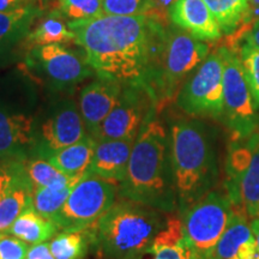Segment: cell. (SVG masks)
Returning a JSON list of instances; mask_svg holds the SVG:
<instances>
[{
	"mask_svg": "<svg viewBox=\"0 0 259 259\" xmlns=\"http://www.w3.org/2000/svg\"><path fill=\"white\" fill-rule=\"evenodd\" d=\"M67 23L74 34V44L82 48L97 77L142 88L150 95L167 29L156 14L101 15Z\"/></svg>",
	"mask_w": 259,
	"mask_h": 259,
	"instance_id": "1",
	"label": "cell"
},
{
	"mask_svg": "<svg viewBox=\"0 0 259 259\" xmlns=\"http://www.w3.org/2000/svg\"><path fill=\"white\" fill-rule=\"evenodd\" d=\"M118 196L166 213L178 212L169 131L157 113L145 122L136 138Z\"/></svg>",
	"mask_w": 259,
	"mask_h": 259,
	"instance_id": "2",
	"label": "cell"
},
{
	"mask_svg": "<svg viewBox=\"0 0 259 259\" xmlns=\"http://www.w3.org/2000/svg\"><path fill=\"white\" fill-rule=\"evenodd\" d=\"M168 131L178 213L183 215L218 184L220 168L216 132L196 118L177 119Z\"/></svg>",
	"mask_w": 259,
	"mask_h": 259,
	"instance_id": "3",
	"label": "cell"
},
{
	"mask_svg": "<svg viewBox=\"0 0 259 259\" xmlns=\"http://www.w3.org/2000/svg\"><path fill=\"white\" fill-rule=\"evenodd\" d=\"M168 213L120 198L87 229L105 259H136L166 226Z\"/></svg>",
	"mask_w": 259,
	"mask_h": 259,
	"instance_id": "4",
	"label": "cell"
},
{
	"mask_svg": "<svg viewBox=\"0 0 259 259\" xmlns=\"http://www.w3.org/2000/svg\"><path fill=\"white\" fill-rule=\"evenodd\" d=\"M210 54V46L177 25L166 29L150 95L157 112L176 99L185 80Z\"/></svg>",
	"mask_w": 259,
	"mask_h": 259,
	"instance_id": "5",
	"label": "cell"
},
{
	"mask_svg": "<svg viewBox=\"0 0 259 259\" xmlns=\"http://www.w3.org/2000/svg\"><path fill=\"white\" fill-rule=\"evenodd\" d=\"M223 189L233 209L246 218L259 216V132L229 139L225 160Z\"/></svg>",
	"mask_w": 259,
	"mask_h": 259,
	"instance_id": "6",
	"label": "cell"
},
{
	"mask_svg": "<svg viewBox=\"0 0 259 259\" xmlns=\"http://www.w3.org/2000/svg\"><path fill=\"white\" fill-rule=\"evenodd\" d=\"M28 73L53 92L72 90L83 80L96 76L84 53L61 44L29 48L24 57Z\"/></svg>",
	"mask_w": 259,
	"mask_h": 259,
	"instance_id": "7",
	"label": "cell"
},
{
	"mask_svg": "<svg viewBox=\"0 0 259 259\" xmlns=\"http://www.w3.org/2000/svg\"><path fill=\"white\" fill-rule=\"evenodd\" d=\"M223 114L222 122L231 139L250 137L257 132V106L235 48L222 46Z\"/></svg>",
	"mask_w": 259,
	"mask_h": 259,
	"instance_id": "8",
	"label": "cell"
},
{
	"mask_svg": "<svg viewBox=\"0 0 259 259\" xmlns=\"http://www.w3.org/2000/svg\"><path fill=\"white\" fill-rule=\"evenodd\" d=\"M177 106L192 118L222 120L223 54L221 47L210 52L205 60L181 85Z\"/></svg>",
	"mask_w": 259,
	"mask_h": 259,
	"instance_id": "9",
	"label": "cell"
},
{
	"mask_svg": "<svg viewBox=\"0 0 259 259\" xmlns=\"http://www.w3.org/2000/svg\"><path fill=\"white\" fill-rule=\"evenodd\" d=\"M116 194L115 183L85 173L71 191L53 221L59 231L88 229L115 203Z\"/></svg>",
	"mask_w": 259,
	"mask_h": 259,
	"instance_id": "10",
	"label": "cell"
},
{
	"mask_svg": "<svg viewBox=\"0 0 259 259\" xmlns=\"http://www.w3.org/2000/svg\"><path fill=\"white\" fill-rule=\"evenodd\" d=\"M234 212L226 192L212 190L183 213L184 232L194 250L206 259H213L218 242Z\"/></svg>",
	"mask_w": 259,
	"mask_h": 259,
	"instance_id": "11",
	"label": "cell"
},
{
	"mask_svg": "<svg viewBox=\"0 0 259 259\" xmlns=\"http://www.w3.org/2000/svg\"><path fill=\"white\" fill-rule=\"evenodd\" d=\"M88 135L79 107L71 99L53 102L45 112L42 121L35 124V143L31 156L69 147Z\"/></svg>",
	"mask_w": 259,
	"mask_h": 259,
	"instance_id": "12",
	"label": "cell"
},
{
	"mask_svg": "<svg viewBox=\"0 0 259 259\" xmlns=\"http://www.w3.org/2000/svg\"><path fill=\"white\" fill-rule=\"evenodd\" d=\"M157 108L151 96L137 87H124L121 96L112 112L100 126L95 139H132L136 141L149 119Z\"/></svg>",
	"mask_w": 259,
	"mask_h": 259,
	"instance_id": "13",
	"label": "cell"
},
{
	"mask_svg": "<svg viewBox=\"0 0 259 259\" xmlns=\"http://www.w3.org/2000/svg\"><path fill=\"white\" fill-rule=\"evenodd\" d=\"M34 116L0 107V163L24 162L35 143Z\"/></svg>",
	"mask_w": 259,
	"mask_h": 259,
	"instance_id": "14",
	"label": "cell"
},
{
	"mask_svg": "<svg viewBox=\"0 0 259 259\" xmlns=\"http://www.w3.org/2000/svg\"><path fill=\"white\" fill-rule=\"evenodd\" d=\"M124 85L115 80L97 77L82 89L79 95V111L87 132L96 137L100 126L120 99Z\"/></svg>",
	"mask_w": 259,
	"mask_h": 259,
	"instance_id": "15",
	"label": "cell"
},
{
	"mask_svg": "<svg viewBox=\"0 0 259 259\" xmlns=\"http://www.w3.org/2000/svg\"><path fill=\"white\" fill-rule=\"evenodd\" d=\"M170 22L200 41H218L223 32L204 0H174L168 9Z\"/></svg>",
	"mask_w": 259,
	"mask_h": 259,
	"instance_id": "16",
	"label": "cell"
},
{
	"mask_svg": "<svg viewBox=\"0 0 259 259\" xmlns=\"http://www.w3.org/2000/svg\"><path fill=\"white\" fill-rule=\"evenodd\" d=\"M44 11L37 5L0 11V65L16 57L19 48H24L28 35Z\"/></svg>",
	"mask_w": 259,
	"mask_h": 259,
	"instance_id": "17",
	"label": "cell"
},
{
	"mask_svg": "<svg viewBox=\"0 0 259 259\" xmlns=\"http://www.w3.org/2000/svg\"><path fill=\"white\" fill-rule=\"evenodd\" d=\"M136 259H206L187 240L179 213H168L166 226Z\"/></svg>",
	"mask_w": 259,
	"mask_h": 259,
	"instance_id": "18",
	"label": "cell"
},
{
	"mask_svg": "<svg viewBox=\"0 0 259 259\" xmlns=\"http://www.w3.org/2000/svg\"><path fill=\"white\" fill-rule=\"evenodd\" d=\"M135 141L105 139L97 142L93 160L87 173L120 184L126 176Z\"/></svg>",
	"mask_w": 259,
	"mask_h": 259,
	"instance_id": "19",
	"label": "cell"
},
{
	"mask_svg": "<svg viewBox=\"0 0 259 259\" xmlns=\"http://www.w3.org/2000/svg\"><path fill=\"white\" fill-rule=\"evenodd\" d=\"M257 251L248 218L234 210L231 222L216 245L213 259H253Z\"/></svg>",
	"mask_w": 259,
	"mask_h": 259,
	"instance_id": "20",
	"label": "cell"
},
{
	"mask_svg": "<svg viewBox=\"0 0 259 259\" xmlns=\"http://www.w3.org/2000/svg\"><path fill=\"white\" fill-rule=\"evenodd\" d=\"M96 145V139L87 135L77 143L50 151L38 157L47 160L52 166L66 176L83 177L88 171Z\"/></svg>",
	"mask_w": 259,
	"mask_h": 259,
	"instance_id": "21",
	"label": "cell"
},
{
	"mask_svg": "<svg viewBox=\"0 0 259 259\" xmlns=\"http://www.w3.org/2000/svg\"><path fill=\"white\" fill-rule=\"evenodd\" d=\"M31 206L32 187L25 176L24 167L22 164L21 170L12 186L0 199V233L8 231L12 223Z\"/></svg>",
	"mask_w": 259,
	"mask_h": 259,
	"instance_id": "22",
	"label": "cell"
},
{
	"mask_svg": "<svg viewBox=\"0 0 259 259\" xmlns=\"http://www.w3.org/2000/svg\"><path fill=\"white\" fill-rule=\"evenodd\" d=\"M58 232L59 228L56 222L41 216L31 206L25 210L5 233L21 239L29 245H36L51 240Z\"/></svg>",
	"mask_w": 259,
	"mask_h": 259,
	"instance_id": "23",
	"label": "cell"
},
{
	"mask_svg": "<svg viewBox=\"0 0 259 259\" xmlns=\"http://www.w3.org/2000/svg\"><path fill=\"white\" fill-rule=\"evenodd\" d=\"M74 42V34L69 27L66 18L56 9L38 22L28 35L25 46L31 48L52 44H70Z\"/></svg>",
	"mask_w": 259,
	"mask_h": 259,
	"instance_id": "24",
	"label": "cell"
},
{
	"mask_svg": "<svg viewBox=\"0 0 259 259\" xmlns=\"http://www.w3.org/2000/svg\"><path fill=\"white\" fill-rule=\"evenodd\" d=\"M24 173L32 187V192L40 187L65 189L76 185L83 177H71L61 173L45 158L31 156L23 163Z\"/></svg>",
	"mask_w": 259,
	"mask_h": 259,
	"instance_id": "25",
	"label": "cell"
},
{
	"mask_svg": "<svg viewBox=\"0 0 259 259\" xmlns=\"http://www.w3.org/2000/svg\"><path fill=\"white\" fill-rule=\"evenodd\" d=\"M218 19L223 35L233 36L248 17L251 0H204Z\"/></svg>",
	"mask_w": 259,
	"mask_h": 259,
	"instance_id": "26",
	"label": "cell"
},
{
	"mask_svg": "<svg viewBox=\"0 0 259 259\" xmlns=\"http://www.w3.org/2000/svg\"><path fill=\"white\" fill-rule=\"evenodd\" d=\"M90 244L87 229H65L51 239L50 248L56 259H82Z\"/></svg>",
	"mask_w": 259,
	"mask_h": 259,
	"instance_id": "27",
	"label": "cell"
},
{
	"mask_svg": "<svg viewBox=\"0 0 259 259\" xmlns=\"http://www.w3.org/2000/svg\"><path fill=\"white\" fill-rule=\"evenodd\" d=\"M238 56L255 106L259 108V46L244 34Z\"/></svg>",
	"mask_w": 259,
	"mask_h": 259,
	"instance_id": "28",
	"label": "cell"
},
{
	"mask_svg": "<svg viewBox=\"0 0 259 259\" xmlns=\"http://www.w3.org/2000/svg\"><path fill=\"white\" fill-rule=\"evenodd\" d=\"M74 186L65 187V189H54V187L36 189L32 192V208L41 216L53 221L54 216L66 202Z\"/></svg>",
	"mask_w": 259,
	"mask_h": 259,
	"instance_id": "29",
	"label": "cell"
},
{
	"mask_svg": "<svg viewBox=\"0 0 259 259\" xmlns=\"http://www.w3.org/2000/svg\"><path fill=\"white\" fill-rule=\"evenodd\" d=\"M58 10L67 22H83L103 15L102 0H58Z\"/></svg>",
	"mask_w": 259,
	"mask_h": 259,
	"instance_id": "30",
	"label": "cell"
},
{
	"mask_svg": "<svg viewBox=\"0 0 259 259\" xmlns=\"http://www.w3.org/2000/svg\"><path fill=\"white\" fill-rule=\"evenodd\" d=\"M155 0H102L103 15L137 16L155 14Z\"/></svg>",
	"mask_w": 259,
	"mask_h": 259,
	"instance_id": "31",
	"label": "cell"
},
{
	"mask_svg": "<svg viewBox=\"0 0 259 259\" xmlns=\"http://www.w3.org/2000/svg\"><path fill=\"white\" fill-rule=\"evenodd\" d=\"M29 244L6 233H0V259H24Z\"/></svg>",
	"mask_w": 259,
	"mask_h": 259,
	"instance_id": "32",
	"label": "cell"
},
{
	"mask_svg": "<svg viewBox=\"0 0 259 259\" xmlns=\"http://www.w3.org/2000/svg\"><path fill=\"white\" fill-rule=\"evenodd\" d=\"M23 162L16 163H0V199L5 196L6 192L12 186Z\"/></svg>",
	"mask_w": 259,
	"mask_h": 259,
	"instance_id": "33",
	"label": "cell"
},
{
	"mask_svg": "<svg viewBox=\"0 0 259 259\" xmlns=\"http://www.w3.org/2000/svg\"><path fill=\"white\" fill-rule=\"evenodd\" d=\"M24 259H56L52 254L50 244L48 242H41V244L31 245L29 247L28 253Z\"/></svg>",
	"mask_w": 259,
	"mask_h": 259,
	"instance_id": "34",
	"label": "cell"
},
{
	"mask_svg": "<svg viewBox=\"0 0 259 259\" xmlns=\"http://www.w3.org/2000/svg\"><path fill=\"white\" fill-rule=\"evenodd\" d=\"M37 0H0V11H14L29 5H36Z\"/></svg>",
	"mask_w": 259,
	"mask_h": 259,
	"instance_id": "35",
	"label": "cell"
},
{
	"mask_svg": "<svg viewBox=\"0 0 259 259\" xmlns=\"http://www.w3.org/2000/svg\"><path fill=\"white\" fill-rule=\"evenodd\" d=\"M245 35L250 38L251 41H253L257 46H259V18L254 19L253 23L250 25L247 31L245 32Z\"/></svg>",
	"mask_w": 259,
	"mask_h": 259,
	"instance_id": "36",
	"label": "cell"
},
{
	"mask_svg": "<svg viewBox=\"0 0 259 259\" xmlns=\"http://www.w3.org/2000/svg\"><path fill=\"white\" fill-rule=\"evenodd\" d=\"M250 226H251L252 232H253V235L255 238V242H257V246L259 248V216H258V218L252 219Z\"/></svg>",
	"mask_w": 259,
	"mask_h": 259,
	"instance_id": "37",
	"label": "cell"
},
{
	"mask_svg": "<svg viewBox=\"0 0 259 259\" xmlns=\"http://www.w3.org/2000/svg\"><path fill=\"white\" fill-rule=\"evenodd\" d=\"M251 5H253L254 9L259 12V0H251Z\"/></svg>",
	"mask_w": 259,
	"mask_h": 259,
	"instance_id": "38",
	"label": "cell"
}]
</instances>
